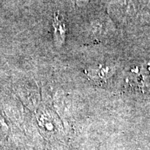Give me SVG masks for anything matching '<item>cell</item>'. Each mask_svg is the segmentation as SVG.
I'll use <instances>...</instances> for the list:
<instances>
[{
  "mask_svg": "<svg viewBox=\"0 0 150 150\" xmlns=\"http://www.w3.org/2000/svg\"><path fill=\"white\" fill-rule=\"evenodd\" d=\"M113 72V69L111 66L104 65L100 66L95 71L92 72V76L93 79H96L97 80H106L108 77H110Z\"/></svg>",
  "mask_w": 150,
  "mask_h": 150,
  "instance_id": "cell-1",
  "label": "cell"
},
{
  "mask_svg": "<svg viewBox=\"0 0 150 150\" xmlns=\"http://www.w3.org/2000/svg\"><path fill=\"white\" fill-rule=\"evenodd\" d=\"M76 1L79 6H85L86 4H87L88 3L89 0H76Z\"/></svg>",
  "mask_w": 150,
  "mask_h": 150,
  "instance_id": "cell-2",
  "label": "cell"
}]
</instances>
